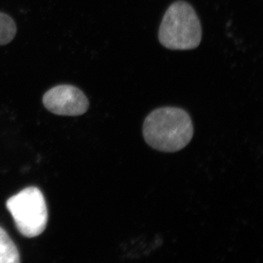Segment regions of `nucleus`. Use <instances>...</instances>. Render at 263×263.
Here are the masks:
<instances>
[{"instance_id": "f257e3e1", "label": "nucleus", "mask_w": 263, "mask_h": 263, "mask_svg": "<svg viewBox=\"0 0 263 263\" xmlns=\"http://www.w3.org/2000/svg\"><path fill=\"white\" fill-rule=\"evenodd\" d=\"M190 114L177 107H161L151 112L143 125V136L148 146L166 153L179 152L193 138Z\"/></svg>"}, {"instance_id": "f03ea898", "label": "nucleus", "mask_w": 263, "mask_h": 263, "mask_svg": "<svg viewBox=\"0 0 263 263\" xmlns=\"http://www.w3.org/2000/svg\"><path fill=\"white\" fill-rule=\"evenodd\" d=\"M202 40L200 19L191 5L175 2L164 13L159 29V41L170 50L195 49Z\"/></svg>"}, {"instance_id": "7ed1b4c3", "label": "nucleus", "mask_w": 263, "mask_h": 263, "mask_svg": "<svg viewBox=\"0 0 263 263\" xmlns=\"http://www.w3.org/2000/svg\"><path fill=\"white\" fill-rule=\"evenodd\" d=\"M6 207L19 233L27 238L42 234L48 223V209L42 192L30 186L8 199Z\"/></svg>"}, {"instance_id": "20e7f679", "label": "nucleus", "mask_w": 263, "mask_h": 263, "mask_svg": "<svg viewBox=\"0 0 263 263\" xmlns=\"http://www.w3.org/2000/svg\"><path fill=\"white\" fill-rule=\"evenodd\" d=\"M45 108L60 116L78 117L89 109V100L76 86L62 84L54 86L43 95Z\"/></svg>"}, {"instance_id": "39448f33", "label": "nucleus", "mask_w": 263, "mask_h": 263, "mask_svg": "<svg viewBox=\"0 0 263 263\" xmlns=\"http://www.w3.org/2000/svg\"><path fill=\"white\" fill-rule=\"evenodd\" d=\"M21 262L18 249L3 228L0 227V263Z\"/></svg>"}, {"instance_id": "423d86ee", "label": "nucleus", "mask_w": 263, "mask_h": 263, "mask_svg": "<svg viewBox=\"0 0 263 263\" xmlns=\"http://www.w3.org/2000/svg\"><path fill=\"white\" fill-rule=\"evenodd\" d=\"M17 27L14 20L6 13L0 12V46L8 44L14 39Z\"/></svg>"}]
</instances>
